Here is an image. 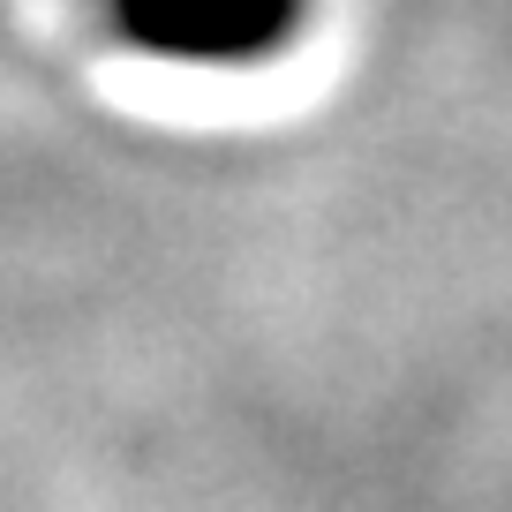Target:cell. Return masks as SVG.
Listing matches in <instances>:
<instances>
[{"label":"cell","instance_id":"6da1fadb","mask_svg":"<svg viewBox=\"0 0 512 512\" xmlns=\"http://www.w3.org/2000/svg\"><path fill=\"white\" fill-rule=\"evenodd\" d=\"M302 0H113V31L136 53L189 68H234L287 46Z\"/></svg>","mask_w":512,"mask_h":512}]
</instances>
